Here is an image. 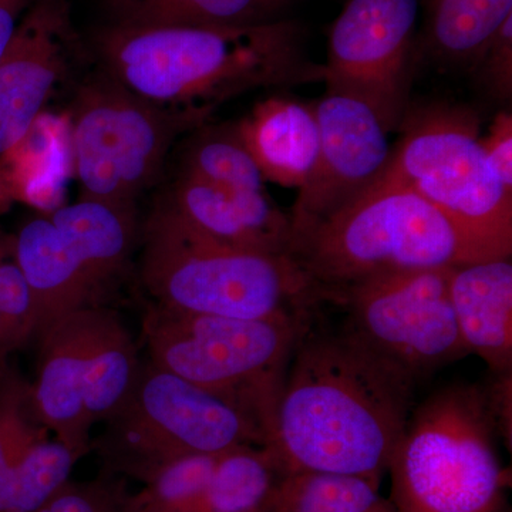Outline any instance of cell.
<instances>
[{"mask_svg":"<svg viewBox=\"0 0 512 512\" xmlns=\"http://www.w3.org/2000/svg\"><path fill=\"white\" fill-rule=\"evenodd\" d=\"M100 437V456L113 473L141 483L187 454H221L242 444L265 446L264 429L239 407L153 363Z\"/></svg>","mask_w":512,"mask_h":512,"instance_id":"ba28073f","label":"cell"},{"mask_svg":"<svg viewBox=\"0 0 512 512\" xmlns=\"http://www.w3.org/2000/svg\"><path fill=\"white\" fill-rule=\"evenodd\" d=\"M453 268L369 276L340 289L329 303L345 308V325L419 384L470 355L450 298Z\"/></svg>","mask_w":512,"mask_h":512,"instance_id":"30bf717a","label":"cell"},{"mask_svg":"<svg viewBox=\"0 0 512 512\" xmlns=\"http://www.w3.org/2000/svg\"><path fill=\"white\" fill-rule=\"evenodd\" d=\"M25 0H0V59L18 28Z\"/></svg>","mask_w":512,"mask_h":512,"instance_id":"d6a6232c","label":"cell"},{"mask_svg":"<svg viewBox=\"0 0 512 512\" xmlns=\"http://www.w3.org/2000/svg\"><path fill=\"white\" fill-rule=\"evenodd\" d=\"M141 281L171 311L235 319L301 316L323 305L288 255L218 244L154 207L144 225Z\"/></svg>","mask_w":512,"mask_h":512,"instance_id":"277c9868","label":"cell"},{"mask_svg":"<svg viewBox=\"0 0 512 512\" xmlns=\"http://www.w3.org/2000/svg\"><path fill=\"white\" fill-rule=\"evenodd\" d=\"M66 0H36L0 59V157L28 136L69 67Z\"/></svg>","mask_w":512,"mask_h":512,"instance_id":"4fadbf2b","label":"cell"},{"mask_svg":"<svg viewBox=\"0 0 512 512\" xmlns=\"http://www.w3.org/2000/svg\"><path fill=\"white\" fill-rule=\"evenodd\" d=\"M20 348H23L22 342L0 315V363L8 362L10 353Z\"/></svg>","mask_w":512,"mask_h":512,"instance_id":"836d02e7","label":"cell"},{"mask_svg":"<svg viewBox=\"0 0 512 512\" xmlns=\"http://www.w3.org/2000/svg\"><path fill=\"white\" fill-rule=\"evenodd\" d=\"M481 67L485 87L500 100L512 94V16L504 23L493 43L477 64Z\"/></svg>","mask_w":512,"mask_h":512,"instance_id":"f546056e","label":"cell"},{"mask_svg":"<svg viewBox=\"0 0 512 512\" xmlns=\"http://www.w3.org/2000/svg\"><path fill=\"white\" fill-rule=\"evenodd\" d=\"M485 158L505 188L512 191V116L503 113L494 120L487 136L480 137Z\"/></svg>","mask_w":512,"mask_h":512,"instance_id":"4dcf8cb0","label":"cell"},{"mask_svg":"<svg viewBox=\"0 0 512 512\" xmlns=\"http://www.w3.org/2000/svg\"><path fill=\"white\" fill-rule=\"evenodd\" d=\"M109 309L87 306L53 322L39 336L36 382L30 384L37 420L57 440L84 454L90 448L92 423L86 392L94 346Z\"/></svg>","mask_w":512,"mask_h":512,"instance_id":"5bb4252c","label":"cell"},{"mask_svg":"<svg viewBox=\"0 0 512 512\" xmlns=\"http://www.w3.org/2000/svg\"><path fill=\"white\" fill-rule=\"evenodd\" d=\"M285 477L268 447L229 448L218 456L210 481L190 512L268 511Z\"/></svg>","mask_w":512,"mask_h":512,"instance_id":"ffe728a7","label":"cell"},{"mask_svg":"<svg viewBox=\"0 0 512 512\" xmlns=\"http://www.w3.org/2000/svg\"><path fill=\"white\" fill-rule=\"evenodd\" d=\"M450 298L468 352L480 356L491 372L512 370L511 258L454 266Z\"/></svg>","mask_w":512,"mask_h":512,"instance_id":"e0dca14e","label":"cell"},{"mask_svg":"<svg viewBox=\"0 0 512 512\" xmlns=\"http://www.w3.org/2000/svg\"><path fill=\"white\" fill-rule=\"evenodd\" d=\"M0 315L23 346L37 338L39 305L32 286L13 258L0 262Z\"/></svg>","mask_w":512,"mask_h":512,"instance_id":"83f0119b","label":"cell"},{"mask_svg":"<svg viewBox=\"0 0 512 512\" xmlns=\"http://www.w3.org/2000/svg\"><path fill=\"white\" fill-rule=\"evenodd\" d=\"M512 16V0H430L434 52L458 64H478Z\"/></svg>","mask_w":512,"mask_h":512,"instance_id":"603a6c76","label":"cell"},{"mask_svg":"<svg viewBox=\"0 0 512 512\" xmlns=\"http://www.w3.org/2000/svg\"><path fill=\"white\" fill-rule=\"evenodd\" d=\"M13 237L0 228V262L12 258Z\"/></svg>","mask_w":512,"mask_h":512,"instance_id":"e575fe53","label":"cell"},{"mask_svg":"<svg viewBox=\"0 0 512 512\" xmlns=\"http://www.w3.org/2000/svg\"><path fill=\"white\" fill-rule=\"evenodd\" d=\"M82 454L62 441L40 437L26 450L16 467L5 512H36L69 483Z\"/></svg>","mask_w":512,"mask_h":512,"instance_id":"484cf974","label":"cell"},{"mask_svg":"<svg viewBox=\"0 0 512 512\" xmlns=\"http://www.w3.org/2000/svg\"><path fill=\"white\" fill-rule=\"evenodd\" d=\"M220 454H187L161 467L140 493L128 495L126 512H190L207 487Z\"/></svg>","mask_w":512,"mask_h":512,"instance_id":"4316f807","label":"cell"},{"mask_svg":"<svg viewBox=\"0 0 512 512\" xmlns=\"http://www.w3.org/2000/svg\"><path fill=\"white\" fill-rule=\"evenodd\" d=\"M156 208L227 247L288 255L291 217L266 192H237L177 174Z\"/></svg>","mask_w":512,"mask_h":512,"instance_id":"9a60e30c","label":"cell"},{"mask_svg":"<svg viewBox=\"0 0 512 512\" xmlns=\"http://www.w3.org/2000/svg\"><path fill=\"white\" fill-rule=\"evenodd\" d=\"M245 144L265 180L301 188L319 151V126L313 104L271 97L239 123Z\"/></svg>","mask_w":512,"mask_h":512,"instance_id":"ac0fdd59","label":"cell"},{"mask_svg":"<svg viewBox=\"0 0 512 512\" xmlns=\"http://www.w3.org/2000/svg\"><path fill=\"white\" fill-rule=\"evenodd\" d=\"M128 494L117 481L67 483L36 512H126Z\"/></svg>","mask_w":512,"mask_h":512,"instance_id":"f1b7e54d","label":"cell"},{"mask_svg":"<svg viewBox=\"0 0 512 512\" xmlns=\"http://www.w3.org/2000/svg\"><path fill=\"white\" fill-rule=\"evenodd\" d=\"M387 171L436 204L498 258L512 254V191L491 170L476 117L458 109L416 114Z\"/></svg>","mask_w":512,"mask_h":512,"instance_id":"9c48e42d","label":"cell"},{"mask_svg":"<svg viewBox=\"0 0 512 512\" xmlns=\"http://www.w3.org/2000/svg\"><path fill=\"white\" fill-rule=\"evenodd\" d=\"M483 387L488 410L493 417L495 429L498 436L504 441L508 450H511V403H512V370L505 372H491L488 370V377Z\"/></svg>","mask_w":512,"mask_h":512,"instance_id":"1f68e13d","label":"cell"},{"mask_svg":"<svg viewBox=\"0 0 512 512\" xmlns=\"http://www.w3.org/2000/svg\"><path fill=\"white\" fill-rule=\"evenodd\" d=\"M264 512H271V508H269V510H268V511H264Z\"/></svg>","mask_w":512,"mask_h":512,"instance_id":"d590c367","label":"cell"},{"mask_svg":"<svg viewBox=\"0 0 512 512\" xmlns=\"http://www.w3.org/2000/svg\"><path fill=\"white\" fill-rule=\"evenodd\" d=\"M313 313L235 319L153 303L143 333L153 365L239 407L269 441L293 348Z\"/></svg>","mask_w":512,"mask_h":512,"instance_id":"8992f818","label":"cell"},{"mask_svg":"<svg viewBox=\"0 0 512 512\" xmlns=\"http://www.w3.org/2000/svg\"><path fill=\"white\" fill-rule=\"evenodd\" d=\"M365 478L330 473H298L285 477L271 512H396Z\"/></svg>","mask_w":512,"mask_h":512,"instance_id":"cb8c5ba5","label":"cell"},{"mask_svg":"<svg viewBox=\"0 0 512 512\" xmlns=\"http://www.w3.org/2000/svg\"><path fill=\"white\" fill-rule=\"evenodd\" d=\"M303 326L271 440L286 477L330 473L379 485L412 412L416 382L349 326Z\"/></svg>","mask_w":512,"mask_h":512,"instance_id":"6da1fadb","label":"cell"},{"mask_svg":"<svg viewBox=\"0 0 512 512\" xmlns=\"http://www.w3.org/2000/svg\"><path fill=\"white\" fill-rule=\"evenodd\" d=\"M481 383L434 390L409 414L390 458L396 512H507V474Z\"/></svg>","mask_w":512,"mask_h":512,"instance_id":"5b68a950","label":"cell"},{"mask_svg":"<svg viewBox=\"0 0 512 512\" xmlns=\"http://www.w3.org/2000/svg\"><path fill=\"white\" fill-rule=\"evenodd\" d=\"M47 430L33 410L30 383L0 363V512L8 507L13 476L23 454Z\"/></svg>","mask_w":512,"mask_h":512,"instance_id":"d4e9b609","label":"cell"},{"mask_svg":"<svg viewBox=\"0 0 512 512\" xmlns=\"http://www.w3.org/2000/svg\"><path fill=\"white\" fill-rule=\"evenodd\" d=\"M319 151L289 212L292 229L328 217L376 183L393 157L390 128L367 101L329 92L313 104Z\"/></svg>","mask_w":512,"mask_h":512,"instance_id":"7c38bea8","label":"cell"},{"mask_svg":"<svg viewBox=\"0 0 512 512\" xmlns=\"http://www.w3.org/2000/svg\"><path fill=\"white\" fill-rule=\"evenodd\" d=\"M419 0H350L330 32L322 80L367 101L390 131L403 119Z\"/></svg>","mask_w":512,"mask_h":512,"instance_id":"8fae6325","label":"cell"},{"mask_svg":"<svg viewBox=\"0 0 512 512\" xmlns=\"http://www.w3.org/2000/svg\"><path fill=\"white\" fill-rule=\"evenodd\" d=\"M111 28L265 25L284 20L291 0H100Z\"/></svg>","mask_w":512,"mask_h":512,"instance_id":"d6986e66","label":"cell"},{"mask_svg":"<svg viewBox=\"0 0 512 512\" xmlns=\"http://www.w3.org/2000/svg\"><path fill=\"white\" fill-rule=\"evenodd\" d=\"M12 258L35 292L40 312L37 338L57 319L93 306L104 285L83 252L49 215L20 227L13 237Z\"/></svg>","mask_w":512,"mask_h":512,"instance_id":"2e32d148","label":"cell"},{"mask_svg":"<svg viewBox=\"0 0 512 512\" xmlns=\"http://www.w3.org/2000/svg\"><path fill=\"white\" fill-rule=\"evenodd\" d=\"M291 20L265 25L111 28L96 37L104 74L167 109L214 110L258 87L322 79L303 62Z\"/></svg>","mask_w":512,"mask_h":512,"instance_id":"7a4b0ae2","label":"cell"},{"mask_svg":"<svg viewBox=\"0 0 512 512\" xmlns=\"http://www.w3.org/2000/svg\"><path fill=\"white\" fill-rule=\"evenodd\" d=\"M288 256L319 289L323 303L340 289L384 272L498 258L387 170L328 217L292 229Z\"/></svg>","mask_w":512,"mask_h":512,"instance_id":"3957f363","label":"cell"},{"mask_svg":"<svg viewBox=\"0 0 512 512\" xmlns=\"http://www.w3.org/2000/svg\"><path fill=\"white\" fill-rule=\"evenodd\" d=\"M178 173L237 192H265L264 175L245 144L239 124L202 126L188 133Z\"/></svg>","mask_w":512,"mask_h":512,"instance_id":"7402d4cb","label":"cell"},{"mask_svg":"<svg viewBox=\"0 0 512 512\" xmlns=\"http://www.w3.org/2000/svg\"><path fill=\"white\" fill-rule=\"evenodd\" d=\"M214 110L157 106L101 73L83 84L72 107L74 171L80 198L136 211L163 173L175 141Z\"/></svg>","mask_w":512,"mask_h":512,"instance_id":"52a82bcc","label":"cell"},{"mask_svg":"<svg viewBox=\"0 0 512 512\" xmlns=\"http://www.w3.org/2000/svg\"><path fill=\"white\" fill-rule=\"evenodd\" d=\"M49 217L83 252L103 284L123 271L137 238V211L79 198Z\"/></svg>","mask_w":512,"mask_h":512,"instance_id":"44dd1931","label":"cell"}]
</instances>
